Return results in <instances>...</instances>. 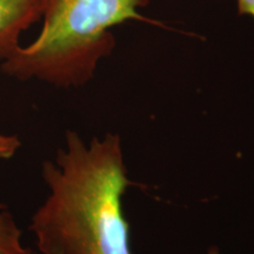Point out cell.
Listing matches in <instances>:
<instances>
[{
  "label": "cell",
  "mask_w": 254,
  "mask_h": 254,
  "mask_svg": "<svg viewBox=\"0 0 254 254\" xmlns=\"http://www.w3.org/2000/svg\"><path fill=\"white\" fill-rule=\"evenodd\" d=\"M41 176L49 194L28 225L40 254H132L123 196L133 183L119 134L86 142L68 129Z\"/></svg>",
  "instance_id": "1"
},
{
  "label": "cell",
  "mask_w": 254,
  "mask_h": 254,
  "mask_svg": "<svg viewBox=\"0 0 254 254\" xmlns=\"http://www.w3.org/2000/svg\"><path fill=\"white\" fill-rule=\"evenodd\" d=\"M147 4L148 0H44L39 36L9 53L0 69L21 81L84 86L116 47L111 28L127 20L145 21L139 8Z\"/></svg>",
  "instance_id": "2"
},
{
  "label": "cell",
  "mask_w": 254,
  "mask_h": 254,
  "mask_svg": "<svg viewBox=\"0 0 254 254\" xmlns=\"http://www.w3.org/2000/svg\"><path fill=\"white\" fill-rule=\"evenodd\" d=\"M44 0H0V62L19 46V37L41 19Z\"/></svg>",
  "instance_id": "3"
},
{
  "label": "cell",
  "mask_w": 254,
  "mask_h": 254,
  "mask_svg": "<svg viewBox=\"0 0 254 254\" xmlns=\"http://www.w3.org/2000/svg\"><path fill=\"white\" fill-rule=\"evenodd\" d=\"M0 254H34L23 245L21 230L2 204H0Z\"/></svg>",
  "instance_id": "4"
},
{
  "label": "cell",
  "mask_w": 254,
  "mask_h": 254,
  "mask_svg": "<svg viewBox=\"0 0 254 254\" xmlns=\"http://www.w3.org/2000/svg\"><path fill=\"white\" fill-rule=\"evenodd\" d=\"M20 147L21 140L17 135L0 133V160L13 158Z\"/></svg>",
  "instance_id": "5"
},
{
  "label": "cell",
  "mask_w": 254,
  "mask_h": 254,
  "mask_svg": "<svg viewBox=\"0 0 254 254\" xmlns=\"http://www.w3.org/2000/svg\"><path fill=\"white\" fill-rule=\"evenodd\" d=\"M238 14L250 15L254 19V0H237Z\"/></svg>",
  "instance_id": "6"
},
{
  "label": "cell",
  "mask_w": 254,
  "mask_h": 254,
  "mask_svg": "<svg viewBox=\"0 0 254 254\" xmlns=\"http://www.w3.org/2000/svg\"><path fill=\"white\" fill-rule=\"evenodd\" d=\"M207 254H220V251L217 246H211L207 251Z\"/></svg>",
  "instance_id": "7"
}]
</instances>
